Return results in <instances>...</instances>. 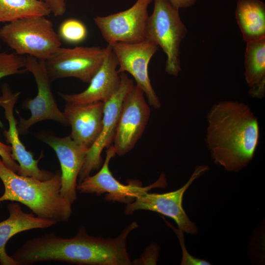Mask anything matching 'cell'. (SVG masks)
Segmentation results:
<instances>
[{
    "label": "cell",
    "mask_w": 265,
    "mask_h": 265,
    "mask_svg": "<svg viewBox=\"0 0 265 265\" xmlns=\"http://www.w3.org/2000/svg\"><path fill=\"white\" fill-rule=\"evenodd\" d=\"M137 227L134 221L113 238L91 236L83 226L70 238L47 233L27 240L11 257L17 265L47 261L77 265H130L132 262L127 252V239Z\"/></svg>",
    "instance_id": "1"
},
{
    "label": "cell",
    "mask_w": 265,
    "mask_h": 265,
    "mask_svg": "<svg viewBox=\"0 0 265 265\" xmlns=\"http://www.w3.org/2000/svg\"><path fill=\"white\" fill-rule=\"evenodd\" d=\"M206 142L213 161L238 172L253 159L260 138L258 120L244 103L221 101L207 115Z\"/></svg>",
    "instance_id": "2"
},
{
    "label": "cell",
    "mask_w": 265,
    "mask_h": 265,
    "mask_svg": "<svg viewBox=\"0 0 265 265\" xmlns=\"http://www.w3.org/2000/svg\"><path fill=\"white\" fill-rule=\"evenodd\" d=\"M0 179L4 188L0 202L20 203L37 216L57 222L67 221L71 216L72 205L60 192V170L54 172L50 179L41 181L18 174L0 159Z\"/></svg>",
    "instance_id": "3"
},
{
    "label": "cell",
    "mask_w": 265,
    "mask_h": 265,
    "mask_svg": "<svg viewBox=\"0 0 265 265\" xmlns=\"http://www.w3.org/2000/svg\"><path fill=\"white\" fill-rule=\"evenodd\" d=\"M0 40L14 53L46 61L61 46L52 21L35 16L6 23L0 28Z\"/></svg>",
    "instance_id": "4"
},
{
    "label": "cell",
    "mask_w": 265,
    "mask_h": 265,
    "mask_svg": "<svg viewBox=\"0 0 265 265\" xmlns=\"http://www.w3.org/2000/svg\"><path fill=\"white\" fill-rule=\"evenodd\" d=\"M179 10L169 0H154L145 36V39L154 42L162 49L167 57L165 71L175 77L181 71L180 47L187 32Z\"/></svg>",
    "instance_id": "5"
},
{
    "label": "cell",
    "mask_w": 265,
    "mask_h": 265,
    "mask_svg": "<svg viewBox=\"0 0 265 265\" xmlns=\"http://www.w3.org/2000/svg\"><path fill=\"white\" fill-rule=\"evenodd\" d=\"M107 47L76 46L60 47L45 64L49 76L53 80L75 78L89 83L101 66Z\"/></svg>",
    "instance_id": "6"
},
{
    "label": "cell",
    "mask_w": 265,
    "mask_h": 265,
    "mask_svg": "<svg viewBox=\"0 0 265 265\" xmlns=\"http://www.w3.org/2000/svg\"><path fill=\"white\" fill-rule=\"evenodd\" d=\"M26 69L34 77L37 87L36 96L26 100L25 109L31 113L30 117L20 118L17 128L20 134L26 133L35 124L47 120L57 121L62 125H68L63 112L60 110L51 89V82L45 64V61L26 56Z\"/></svg>",
    "instance_id": "7"
},
{
    "label": "cell",
    "mask_w": 265,
    "mask_h": 265,
    "mask_svg": "<svg viewBox=\"0 0 265 265\" xmlns=\"http://www.w3.org/2000/svg\"><path fill=\"white\" fill-rule=\"evenodd\" d=\"M115 155L116 152L112 145L107 148L105 161L99 172L93 176L87 177L77 184V190L79 193L97 195L106 193L104 198L106 201L127 204L153 188L164 187L167 186L166 179L163 173L154 183L145 187L136 181L127 185L121 183L113 177L109 167L110 161Z\"/></svg>",
    "instance_id": "8"
},
{
    "label": "cell",
    "mask_w": 265,
    "mask_h": 265,
    "mask_svg": "<svg viewBox=\"0 0 265 265\" xmlns=\"http://www.w3.org/2000/svg\"><path fill=\"white\" fill-rule=\"evenodd\" d=\"M109 45L118 62V73L130 74L143 91L149 105L155 109L159 108L161 103L152 86L148 73L150 60L159 47L147 39L134 43L115 42Z\"/></svg>",
    "instance_id": "9"
},
{
    "label": "cell",
    "mask_w": 265,
    "mask_h": 265,
    "mask_svg": "<svg viewBox=\"0 0 265 265\" xmlns=\"http://www.w3.org/2000/svg\"><path fill=\"white\" fill-rule=\"evenodd\" d=\"M149 104L142 90L133 85L122 104L112 145L122 156L132 150L142 136L150 115Z\"/></svg>",
    "instance_id": "10"
},
{
    "label": "cell",
    "mask_w": 265,
    "mask_h": 265,
    "mask_svg": "<svg viewBox=\"0 0 265 265\" xmlns=\"http://www.w3.org/2000/svg\"><path fill=\"white\" fill-rule=\"evenodd\" d=\"M208 169L207 165L197 166L187 182L176 190L162 194L147 192L137 197L133 201L127 204L124 213L131 214L138 210L157 212L172 218L183 232L196 234L198 228L190 221L182 207L183 197L193 182Z\"/></svg>",
    "instance_id": "11"
},
{
    "label": "cell",
    "mask_w": 265,
    "mask_h": 265,
    "mask_svg": "<svg viewBox=\"0 0 265 265\" xmlns=\"http://www.w3.org/2000/svg\"><path fill=\"white\" fill-rule=\"evenodd\" d=\"M152 0H136L130 8L94 21L108 45L115 42L134 43L145 39L149 17L148 8Z\"/></svg>",
    "instance_id": "12"
},
{
    "label": "cell",
    "mask_w": 265,
    "mask_h": 265,
    "mask_svg": "<svg viewBox=\"0 0 265 265\" xmlns=\"http://www.w3.org/2000/svg\"><path fill=\"white\" fill-rule=\"evenodd\" d=\"M121 83L117 91L104 103L102 126L100 132L89 148L83 165L78 176V183L90 176L92 171L103 164L101 154L105 148L113 143L118 121L124 100L132 87L133 81L126 73H120Z\"/></svg>",
    "instance_id": "13"
},
{
    "label": "cell",
    "mask_w": 265,
    "mask_h": 265,
    "mask_svg": "<svg viewBox=\"0 0 265 265\" xmlns=\"http://www.w3.org/2000/svg\"><path fill=\"white\" fill-rule=\"evenodd\" d=\"M2 95L0 96V106L4 109L5 118L8 122V130H4L3 135L6 141L11 148V157L18 162L19 167L17 173L21 176L30 177L41 181L50 179L54 173L40 169L38 166L41 154L38 159H34L32 152L27 151L22 143L19 136L18 121L15 117L14 108L19 97L20 92H13L6 84L1 87Z\"/></svg>",
    "instance_id": "14"
},
{
    "label": "cell",
    "mask_w": 265,
    "mask_h": 265,
    "mask_svg": "<svg viewBox=\"0 0 265 265\" xmlns=\"http://www.w3.org/2000/svg\"><path fill=\"white\" fill-rule=\"evenodd\" d=\"M40 139L54 151L60 165L62 197L73 205L77 198V180L84 163L88 149L77 143L69 135L60 137L43 134Z\"/></svg>",
    "instance_id": "15"
},
{
    "label": "cell",
    "mask_w": 265,
    "mask_h": 265,
    "mask_svg": "<svg viewBox=\"0 0 265 265\" xmlns=\"http://www.w3.org/2000/svg\"><path fill=\"white\" fill-rule=\"evenodd\" d=\"M104 61L89 82L87 88L76 94L59 93V96L68 104H88L108 101L117 91L121 77L117 70L118 62L109 45Z\"/></svg>",
    "instance_id": "16"
},
{
    "label": "cell",
    "mask_w": 265,
    "mask_h": 265,
    "mask_svg": "<svg viewBox=\"0 0 265 265\" xmlns=\"http://www.w3.org/2000/svg\"><path fill=\"white\" fill-rule=\"evenodd\" d=\"M104 103L88 104L66 103L63 113L71 126L70 136L88 149L97 138L102 126Z\"/></svg>",
    "instance_id": "17"
},
{
    "label": "cell",
    "mask_w": 265,
    "mask_h": 265,
    "mask_svg": "<svg viewBox=\"0 0 265 265\" xmlns=\"http://www.w3.org/2000/svg\"><path fill=\"white\" fill-rule=\"evenodd\" d=\"M8 217L0 222V264L17 265L16 262L6 250L7 241L16 234L35 229L49 228L58 222L54 220L41 218L33 213L26 212L19 202H12L7 206Z\"/></svg>",
    "instance_id": "18"
},
{
    "label": "cell",
    "mask_w": 265,
    "mask_h": 265,
    "mask_svg": "<svg viewBox=\"0 0 265 265\" xmlns=\"http://www.w3.org/2000/svg\"><path fill=\"white\" fill-rule=\"evenodd\" d=\"M235 18L246 43L265 38V4L260 0H237Z\"/></svg>",
    "instance_id": "19"
},
{
    "label": "cell",
    "mask_w": 265,
    "mask_h": 265,
    "mask_svg": "<svg viewBox=\"0 0 265 265\" xmlns=\"http://www.w3.org/2000/svg\"><path fill=\"white\" fill-rule=\"evenodd\" d=\"M244 77L249 94L262 99L265 95V38L246 43Z\"/></svg>",
    "instance_id": "20"
},
{
    "label": "cell",
    "mask_w": 265,
    "mask_h": 265,
    "mask_svg": "<svg viewBox=\"0 0 265 265\" xmlns=\"http://www.w3.org/2000/svg\"><path fill=\"white\" fill-rule=\"evenodd\" d=\"M51 14L50 8L41 0H0V24Z\"/></svg>",
    "instance_id": "21"
},
{
    "label": "cell",
    "mask_w": 265,
    "mask_h": 265,
    "mask_svg": "<svg viewBox=\"0 0 265 265\" xmlns=\"http://www.w3.org/2000/svg\"><path fill=\"white\" fill-rule=\"evenodd\" d=\"M58 34L61 40L69 44H78L86 39L88 31L82 22L77 19L69 18L61 23Z\"/></svg>",
    "instance_id": "22"
},
{
    "label": "cell",
    "mask_w": 265,
    "mask_h": 265,
    "mask_svg": "<svg viewBox=\"0 0 265 265\" xmlns=\"http://www.w3.org/2000/svg\"><path fill=\"white\" fill-rule=\"evenodd\" d=\"M26 57L0 49V79L12 75L27 73Z\"/></svg>",
    "instance_id": "23"
},
{
    "label": "cell",
    "mask_w": 265,
    "mask_h": 265,
    "mask_svg": "<svg viewBox=\"0 0 265 265\" xmlns=\"http://www.w3.org/2000/svg\"><path fill=\"white\" fill-rule=\"evenodd\" d=\"M176 233L178 237L179 238L180 243L182 247V252H183V258L181 262V265H210V263L208 262L200 259L198 258H195L192 255L189 254L186 249L184 238L183 235V232L178 229H176L173 228Z\"/></svg>",
    "instance_id": "24"
},
{
    "label": "cell",
    "mask_w": 265,
    "mask_h": 265,
    "mask_svg": "<svg viewBox=\"0 0 265 265\" xmlns=\"http://www.w3.org/2000/svg\"><path fill=\"white\" fill-rule=\"evenodd\" d=\"M159 256V248L155 244H151L146 249L139 258L132 261L135 265H155Z\"/></svg>",
    "instance_id": "25"
},
{
    "label": "cell",
    "mask_w": 265,
    "mask_h": 265,
    "mask_svg": "<svg viewBox=\"0 0 265 265\" xmlns=\"http://www.w3.org/2000/svg\"><path fill=\"white\" fill-rule=\"evenodd\" d=\"M0 157L4 164L10 169L17 172L19 169V164L11 157V148L9 145H6L0 141Z\"/></svg>",
    "instance_id": "26"
},
{
    "label": "cell",
    "mask_w": 265,
    "mask_h": 265,
    "mask_svg": "<svg viewBox=\"0 0 265 265\" xmlns=\"http://www.w3.org/2000/svg\"><path fill=\"white\" fill-rule=\"evenodd\" d=\"M50 8L54 16H62L66 11L65 0H41Z\"/></svg>",
    "instance_id": "27"
},
{
    "label": "cell",
    "mask_w": 265,
    "mask_h": 265,
    "mask_svg": "<svg viewBox=\"0 0 265 265\" xmlns=\"http://www.w3.org/2000/svg\"><path fill=\"white\" fill-rule=\"evenodd\" d=\"M176 7L180 8H188L193 6L197 0H169Z\"/></svg>",
    "instance_id": "28"
}]
</instances>
